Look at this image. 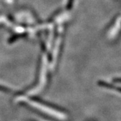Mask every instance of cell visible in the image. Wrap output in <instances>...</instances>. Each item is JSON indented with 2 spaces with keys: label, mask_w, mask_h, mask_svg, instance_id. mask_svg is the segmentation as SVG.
Wrapping results in <instances>:
<instances>
[{
  "label": "cell",
  "mask_w": 121,
  "mask_h": 121,
  "mask_svg": "<svg viewBox=\"0 0 121 121\" xmlns=\"http://www.w3.org/2000/svg\"><path fill=\"white\" fill-rule=\"evenodd\" d=\"M73 0H69L68 1V3L67 5V9H71L72 8V6H73Z\"/></svg>",
  "instance_id": "cell-2"
},
{
  "label": "cell",
  "mask_w": 121,
  "mask_h": 121,
  "mask_svg": "<svg viewBox=\"0 0 121 121\" xmlns=\"http://www.w3.org/2000/svg\"><path fill=\"white\" fill-rule=\"evenodd\" d=\"M114 82L117 83H121V78H115L114 79Z\"/></svg>",
  "instance_id": "cell-3"
},
{
  "label": "cell",
  "mask_w": 121,
  "mask_h": 121,
  "mask_svg": "<svg viewBox=\"0 0 121 121\" xmlns=\"http://www.w3.org/2000/svg\"><path fill=\"white\" fill-rule=\"evenodd\" d=\"M98 84L101 86L104 87H107V88H109V89H115L116 90L121 93V87H115L114 86H112V85H111V84H110L108 83L105 82L104 81H99L98 82Z\"/></svg>",
  "instance_id": "cell-1"
}]
</instances>
